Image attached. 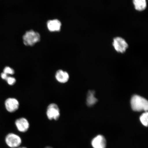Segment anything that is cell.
Instances as JSON below:
<instances>
[{
  "label": "cell",
  "instance_id": "1",
  "mask_svg": "<svg viewBox=\"0 0 148 148\" xmlns=\"http://www.w3.org/2000/svg\"><path fill=\"white\" fill-rule=\"evenodd\" d=\"M131 104L132 110L136 112L145 111L148 109V102L147 99L138 95H134L132 97Z\"/></svg>",
  "mask_w": 148,
  "mask_h": 148
},
{
  "label": "cell",
  "instance_id": "2",
  "mask_svg": "<svg viewBox=\"0 0 148 148\" xmlns=\"http://www.w3.org/2000/svg\"><path fill=\"white\" fill-rule=\"evenodd\" d=\"M23 39L25 45L32 46L40 41V36L38 33L30 30L25 33L23 36Z\"/></svg>",
  "mask_w": 148,
  "mask_h": 148
},
{
  "label": "cell",
  "instance_id": "3",
  "mask_svg": "<svg viewBox=\"0 0 148 148\" xmlns=\"http://www.w3.org/2000/svg\"><path fill=\"white\" fill-rule=\"evenodd\" d=\"M114 49L118 53H125L128 47L126 41L121 37H116L114 38L112 43Z\"/></svg>",
  "mask_w": 148,
  "mask_h": 148
},
{
  "label": "cell",
  "instance_id": "4",
  "mask_svg": "<svg viewBox=\"0 0 148 148\" xmlns=\"http://www.w3.org/2000/svg\"><path fill=\"white\" fill-rule=\"evenodd\" d=\"M46 114L49 119L57 120L60 116V112L58 105L52 103L48 106Z\"/></svg>",
  "mask_w": 148,
  "mask_h": 148
},
{
  "label": "cell",
  "instance_id": "5",
  "mask_svg": "<svg viewBox=\"0 0 148 148\" xmlns=\"http://www.w3.org/2000/svg\"><path fill=\"white\" fill-rule=\"evenodd\" d=\"M5 142L9 147H17L21 143V140L18 135L14 134H8L5 139Z\"/></svg>",
  "mask_w": 148,
  "mask_h": 148
},
{
  "label": "cell",
  "instance_id": "6",
  "mask_svg": "<svg viewBox=\"0 0 148 148\" xmlns=\"http://www.w3.org/2000/svg\"><path fill=\"white\" fill-rule=\"evenodd\" d=\"M5 106L9 112H15L19 108V103L17 99L14 98H9L5 101Z\"/></svg>",
  "mask_w": 148,
  "mask_h": 148
},
{
  "label": "cell",
  "instance_id": "7",
  "mask_svg": "<svg viewBox=\"0 0 148 148\" xmlns=\"http://www.w3.org/2000/svg\"><path fill=\"white\" fill-rule=\"evenodd\" d=\"M92 145L94 148H105L106 145V139L101 135H98L93 139Z\"/></svg>",
  "mask_w": 148,
  "mask_h": 148
},
{
  "label": "cell",
  "instance_id": "8",
  "mask_svg": "<svg viewBox=\"0 0 148 148\" xmlns=\"http://www.w3.org/2000/svg\"><path fill=\"white\" fill-rule=\"evenodd\" d=\"M15 124L18 130L21 132H26L29 128V122L25 118H21L16 120Z\"/></svg>",
  "mask_w": 148,
  "mask_h": 148
},
{
  "label": "cell",
  "instance_id": "9",
  "mask_svg": "<svg viewBox=\"0 0 148 148\" xmlns=\"http://www.w3.org/2000/svg\"><path fill=\"white\" fill-rule=\"evenodd\" d=\"M55 77L56 80L60 83H64L69 80V74L66 71L62 70H59L56 73Z\"/></svg>",
  "mask_w": 148,
  "mask_h": 148
},
{
  "label": "cell",
  "instance_id": "10",
  "mask_svg": "<svg viewBox=\"0 0 148 148\" xmlns=\"http://www.w3.org/2000/svg\"><path fill=\"white\" fill-rule=\"evenodd\" d=\"M61 25L60 22L57 19L49 20L47 23L48 29L51 32L60 31Z\"/></svg>",
  "mask_w": 148,
  "mask_h": 148
},
{
  "label": "cell",
  "instance_id": "11",
  "mask_svg": "<svg viewBox=\"0 0 148 148\" xmlns=\"http://www.w3.org/2000/svg\"><path fill=\"white\" fill-rule=\"evenodd\" d=\"M135 8L138 11H143L147 8L146 0H133Z\"/></svg>",
  "mask_w": 148,
  "mask_h": 148
},
{
  "label": "cell",
  "instance_id": "12",
  "mask_svg": "<svg viewBox=\"0 0 148 148\" xmlns=\"http://www.w3.org/2000/svg\"><path fill=\"white\" fill-rule=\"evenodd\" d=\"M94 93L93 91H90L89 92L87 99V103L88 105L91 106L96 103L97 101V99L94 97Z\"/></svg>",
  "mask_w": 148,
  "mask_h": 148
},
{
  "label": "cell",
  "instance_id": "13",
  "mask_svg": "<svg viewBox=\"0 0 148 148\" xmlns=\"http://www.w3.org/2000/svg\"><path fill=\"white\" fill-rule=\"evenodd\" d=\"M148 114L146 112L142 114L140 117V120L141 123L145 126L147 127L148 123Z\"/></svg>",
  "mask_w": 148,
  "mask_h": 148
},
{
  "label": "cell",
  "instance_id": "14",
  "mask_svg": "<svg viewBox=\"0 0 148 148\" xmlns=\"http://www.w3.org/2000/svg\"><path fill=\"white\" fill-rule=\"evenodd\" d=\"M3 73L6 74L7 75H13L14 74V70L9 66H7L3 70Z\"/></svg>",
  "mask_w": 148,
  "mask_h": 148
},
{
  "label": "cell",
  "instance_id": "15",
  "mask_svg": "<svg viewBox=\"0 0 148 148\" xmlns=\"http://www.w3.org/2000/svg\"><path fill=\"white\" fill-rule=\"evenodd\" d=\"M6 80L8 84L10 85H13L16 82V79L12 77H8Z\"/></svg>",
  "mask_w": 148,
  "mask_h": 148
},
{
  "label": "cell",
  "instance_id": "16",
  "mask_svg": "<svg viewBox=\"0 0 148 148\" xmlns=\"http://www.w3.org/2000/svg\"><path fill=\"white\" fill-rule=\"evenodd\" d=\"M1 76L2 78L3 79H5V80H6L7 78V77H8L7 75L4 73L1 74Z\"/></svg>",
  "mask_w": 148,
  "mask_h": 148
},
{
  "label": "cell",
  "instance_id": "17",
  "mask_svg": "<svg viewBox=\"0 0 148 148\" xmlns=\"http://www.w3.org/2000/svg\"><path fill=\"white\" fill-rule=\"evenodd\" d=\"M45 148H52L51 147H46Z\"/></svg>",
  "mask_w": 148,
  "mask_h": 148
},
{
  "label": "cell",
  "instance_id": "18",
  "mask_svg": "<svg viewBox=\"0 0 148 148\" xmlns=\"http://www.w3.org/2000/svg\"><path fill=\"white\" fill-rule=\"evenodd\" d=\"M19 148H27L25 147H20Z\"/></svg>",
  "mask_w": 148,
  "mask_h": 148
}]
</instances>
